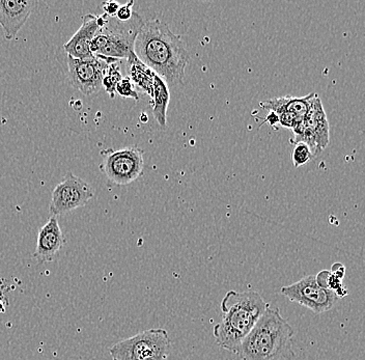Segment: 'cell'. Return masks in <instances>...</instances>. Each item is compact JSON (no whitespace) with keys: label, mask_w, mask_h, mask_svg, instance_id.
Masks as SVG:
<instances>
[{"label":"cell","mask_w":365,"mask_h":360,"mask_svg":"<svg viewBox=\"0 0 365 360\" xmlns=\"http://www.w3.org/2000/svg\"><path fill=\"white\" fill-rule=\"evenodd\" d=\"M295 145L293 155H292L295 168H301V166L305 165V164L310 163L312 159H314L312 150L309 149L307 143H298Z\"/></svg>","instance_id":"d6986e66"},{"label":"cell","mask_w":365,"mask_h":360,"mask_svg":"<svg viewBox=\"0 0 365 360\" xmlns=\"http://www.w3.org/2000/svg\"><path fill=\"white\" fill-rule=\"evenodd\" d=\"M133 6L134 1H129L124 4V6H120V9H118V13H116L115 15L116 19L120 22L129 21L134 14Z\"/></svg>","instance_id":"44dd1931"},{"label":"cell","mask_w":365,"mask_h":360,"mask_svg":"<svg viewBox=\"0 0 365 360\" xmlns=\"http://www.w3.org/2000/svg\"><path fill=\"white\" fill-rule=\"evenodd\" d=\"M293 132L294 143H307L314 158L319 156L329 145V122L319 96L312 100L307 115L302 122L293 129Z\"/></svg>","instance_id":"52a82bcc"},{"label":"cell","mask_w":365,"mask_h":360,"mask_svg":"<svg viewBox=\"0 0 365 360\" xmlns=\"http://www.w3.org/2000/svg\"><path fill=\"white\" fill-rule=\"evenodd\" d=\"M128 73L131 81L152 97L155 73L148 69L147 66L143 65L136 56L128 59Z\"/></svg>","instance_id":"2e32d148"},{"label":"cell","mask_w":365,"mask_h":360,"mask_svg":"<svg viewBox=\"0 0 365 360\" xmlns=\"http://www.w3.org/2000/svg\"><path fill=\"white\" fill-rule=\"evenodd\" d=\"M268 307L257 292L228 291L221 302L222 318L213 328L219 347L239 354L244 339Z\"/></svg>","instance_id":"7a4b0ae2"},{"label":"cell","mask_w":365,"mask_h":360,"mask_svg":"<svg viewBox=\"0 0 365 360\" xmlns=\"http://www.w3.org/2000/svg\"><path fill=\"white\" fill-rule=\"evenodd\" d=\"M134 53L168 86L182 83L190 61L181 36L157 18L143 24L134 43Z\"/></svg>","instance_id":"6da1fadb"},{"label":"cell","mask_w":365,"mask_h":360,"mask_svg":"<svg viewBox=\"0 0 365 360\" xmlns=\"http://www.w3.org/2000/svg\"><path fill=\"white\" fill-rule=\"evenodd\" d=\"M318 96V93H310L309 95L302 98L297 97H280L274 98V99L267 100L262 102V108L270 111V113L280 115V113H289L300 118L301 120L304 118L312 100Z\"/></svg>","instance_id":"5bb4252c"},{"label":"cell","mask_w":365,"mask_h":360,"mask_svg":"<svg viewBox=\"0 0 365 360\" xmlns=\"http://www.w3.org/2000/svg\"><path fill=\"white\" fill-rule=\"evenodd\" d=\"M280 292L287 299L317 314L330 311L339 299L334 292L319 287L314 275H307L295 284L282 287Z\"/></svg>","instance_id":"9c48e42d"},{"label":"cell","mask_w":365,"mask_h":360,"mask_svg":"<svg viewBox=\"0 0 365 360\" xmlns=\"http://www.w3.org/2000/svg\"><path fill=\"white\" fill-rule=\"evenodd\" d=\"M93 197L95 191L88 182L73 173H68L52 191L50 215L57 217L86 206Z\"/></svg>","instance_id":"30bf717a"},{"label":"cell","mask_w":365,"mask_h":360,"mask_svg":"<svg viewBox=\"0 0 365 360\" xmlns=\"http://www.w3.org/2000/svg\"><path fill=\"white\" fill-rule=\"evenodd\" d=\"M99 29V16L93 14L84 15L78 31L63 45V50L68 56L78 59L93 58L91 43Z\"/></svg>","instance_id":"4fadbf2b"},{"label":"cell","mask_w":365,"mask_h":360,"mask_svg":"<svg viewBox=\"0 0 365 360\" xmlns=\"http://www.w3.org/2000/svg\"><path fill=\"white\" fill-rule=\"evenodd\" d=\"M314 277H316L317 282H318L319 287L334 292L339 296V298L348 295V291L342 286L341 279L333 275L330 271H321L319 274L314 275Z\"/></svg>","instance_id":"e0dca14e"},{"label":"cell","mask_w":365,"mask_h":360,"mask_svg":"<svg viewBox=\"0 0 365 360\" xmlns=\"http://www.w3.org/2000/svg\"><path fill=\"white\" fill-rule=\"evenodd\" d=\"M153 115L161 127L168 124V108L170 104V93L168 83L155 74L153 81Z\"/></svg>","instance_id":"9a60e30c"},{"label":"cell","mask_w":365,"mask_h":360,"mask_svg":"<svg viewBox=\"0 0 365 360\" xmlns=\"http://www.w3.org/2000/svg\"><path fill=\"white\" fill-rule=\"evenodd\" d=\"M65 245V234L61 231L58 220L56 216H50L47 222L38 230L34 259L41 264L51 263Z\"/></svg>","instance_id":"7c38bea8"},{"label":"cell","mask_w":365,"mask_h":360,"mask_svg":"<svg viewBox=\"0 0 365 360\" xmlns=\"http://www.w3.org/2000/svg\"><path fill=\"white\" fill-rule=\"evenodd\" d=\"M267 123L271 125V126H275V125L279 124V120H278V116L276 113H269L268 116L266 118Z\"/></svg>","instance_id":"cb8c5ba5"},{"label":"cell","mask_w":365,"mask_h":360,"mask_svg":"<svg viewBox=\"0 0 365 360\" xmlns=\"http://www.w3.org/2000/svg\"><path fill=\"white\" fill-rule=\"evenodd\" d=\"M36 6L34 0H0V25L6 40L16 38Z\"/></svg>","instance_id":"8fae6325"},{"label":"cell","mask_w":365,"mask_h":360,"mask_svg":"<svg viewBox=\"0 0 365 360\" xmlns=\"http://www.w3.org/2000/svg\"><path fill=\"white\" fill-rule=\"evenodd\" d=\"M120 6V4L116 1H107L102 4L103 11H104L105 15L108 16V17H115Z\"/></svg>","instance_id":"7402d4cb"},{"label":"cell","mask_w":365,"mask_h":360,"mask_svg":"<svg viewBox=\"0 0 365 360\" xmlns=\"http://www.w3.org/2000/svg\"><path fill=\"white\" fill-rule=\"evenodd\" d=\"M118 63H113V65L108 68L102 82V88L106 90V92L110 95L111 98H113L114 93H115L116 84L123 78Z\"/></svg>","instance_id":"ac0fdd59"},{"label":"cell","mask_w":365,"mask_h":360,"mask_svg":"<svg viewBox=\"0 0 365 360\" xmlns=\"http://www.w3.org/2000/svg\"><path fill=\"white\" fill-rule=\"evenodd\" d=\"M120 59L93 56L86 59L68 56V78L71 86L84 96H91L102 90V82L107 70Z\"/></svg>","instance_id":"ba28073f"},{"label":"cell","mask_w":365,"mask_h":360,"mask_svg":"<svg viewBox=\"0 0 365 360\" xmlns=\"http://www.w3.org/2000/svg\"><path fill=\"white\" fill-rule=\"evenodd\" d=\"M170 339L165 329H148L118 341L109 350L113 360H168Z\"/></svg>","instance_id":"5b68a950"},{"label":"cell","mask_w":365,"mask_h":360,"mask_svg":"<svg viewBox=\"0 0 365 360\" xmlns=\"http://www.w3.org/2000/svg\"><path fill=\"white\" fill-rule=\"evenodd\" d=\"M294 330L269 305L257 324L244 339L239 351L242 360H291L294 357Z\"/></svg>","instance_id":"3957f363"},{"label":"cell","mask_w":365,"mask_h":360,"mask_svg":"<svg viewBox=\"0 0 365 360\" xmlns=\"http://www.w3.org/2000/svg\"><path fill=\"white\" fill-rule=\"evenodd\" d=\"M100 156V170L114 185H129L143 175L145 161L143 151L139 148L102 150Z\"/></svg>","instance_id":"8992f818"},{"label":"cell","mask_w":365,"mask_h":360,"mask_svg":"<svg viewBox=\"0 0 365 360\" xmlns=\"http://www.w3.org/2000/svg\"><path fill=\"white\" fill-rule=\"evenodd\" d=\"M115 93L124 98H132V99L138 101L139 96L134 88V83L129 77L120 79L116 84Z\"/></svg>","instance_id":"ffe728a7"},{"label":"cell","mask_w":365,"mask_h":360,"mask_svg":"<svg viewBox=\"0 0 365 360\" xmlns=\"http://www.w3.org/2000/svg\"><path fill=\"white\" fill-rule=\"evenodd\" d=\"M143 24V18L136 12L127 22H120L115 17L107 16L106 24L91 41V53L116 59L133 58L135 56L134 43Z\"/></svg>","instance_id":"277c9868"},{"label":"cell","mask_w":365,"mask_h":360,"mask_svg":"<svg viewBox=\"0 0 365 360\" xmlns=\"http://www.w3.org/2000/svg\"><path fill=\"white\" fill-rule=\"evenodd\" d=\"M330 272L342 280L344 277V273H346V269H344V266L342 265V264L336 263L332 266V271H330Z\"/></svg>","instance_id":"603a6c76"}]
</instances>
